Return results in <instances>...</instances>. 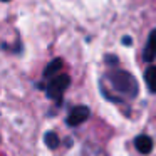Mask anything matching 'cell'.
Masks as SVG:
<instances>
[{
	"instance_id": "obj_1",
	"label": "cell",
	"mask_w": 156,
	"mask_h": 156,
	"mask_svg": "<svg viewBox=\"0 0 156 156\" xmlns=\"http://www.w3.org/2000/svg\"><path fill=\"white\" fill-rule=\"evenodd\" d=\"M108 79L111 82V86L114 87V91H118L119 94H124L128 98H136L139 92V87H138V82H136L134 76L129 74L126 71H111L108 74Z\"/></svg>"
},
{
	"instance_id": "obj_2",
	"label": "cell",
	"mask_w": 156,
	"mask_h": 156,
	"mask_svg": "<svg viewBox=\"0 0 156 156\" xmlns=\"http://www.w3.org/2000/svg\"><path fill=\"white\" fill-rule=\"evenodd\" d=\"M71 84V77L67 74H57L55 77L51 79V82L47 84L45 87V92H47V98L49 99H54V101L61 102L62 94L66 92V89L69 87Z\"/></svg>"
},
{
	"instance_id": "obj_3",
	"label": "cell",
	"mask_w": 156,
	"mask_h": 156,
	"mask_svg": "<svg viewBox=\"0 0 156 156\" xmlns=\"http://www.w3.org/2000/svg\"><path fill=\"white\" fill-rule=\"evenodd\" d=\"M89 114H91V111H89L87 106H76V108L71 109V112H69V116H67V124L69 126L82 124L84 121H87Z\"/></svg>"
},
{
	"instance_id": "obj_4",
	"label": "cell",
	"mask_w": 156,
	"mask_h": 156,
	"mask_svg": "<svg viewBox=\"0 0 156 156\" xmlns=\"http://www.w3.org/2000/svg\"><path fill=\"white\" fill-rule=\"evenodd\" d=\"M143 59L146 62H151L156 59V29H153L151 34L148 35V42H146L144 51H143Z\"/></svg>"
},
{
	"instance_id": "obj_5",
	"label": "cell",
	"mask_w": 156,
	"mask_h": 156,
	"mask_svg": "<svg viewBox=\"0 0 156 156\" xmlns=\"http://www.w3.org/2000/svg\"><path fill=\"white\" fill-rule=\"evenodd\" d=\"M134 146L141 154H149L153 151V139L148 134H139L134 139Z\"/></svg>"
},
{
	"instance_id": "obj_6",
	"label": "cell",
	"mask_w": 156,
	"mask_h": 156,
	"mask_svg": "<svg viewBox=\"0 0 156 156\" xmlns=\"http://www.w3.org/2000/svg\"><path fill=\"white\" fill-rule=\"evenodd\" d=\"M144 82L149 92H156V66H149L144 71Z\"/></svg>"
},
{
	"instance_id": "obj_7",
	"label": "cell",
	"mask_w": 156,
	"mask_h": 156,
	"mask_svg": "<svg viewBox=\"0 0 156 156\" xmlns=\"http://www.w3.org/2000/svg\"><path fill=\"white\" fill-rule=\"evenodd\" d=\"M61 69H62V59H54L44 69V77H55Z\"/></svg>"
},
{
	"instance_id": "obj_8",
	"label": "cell",
	"mask_w": 156,
	"mask_h": 156,
	"mask_svg": "<svg viewBox=\"0 0 156 156\" xmlns=\"http://www.w3.org/2000/svg\"><path fill=\"white\" fill-rule=\"evenodd\" d=\"M44 141H45V144H47V148H51V149H55L59 146V143H61L59 141V136L52 131H49L44 134Z\"/></svg>"
},
{
	"instance_id": "obj_9",
	"label": "cell",
	"mask_w": 156,
	"mask_h": 156,
	"mask_svg": "<svg viewBox=\"0 0 156 156\" xmlns=\"http://www.w3.org/2000/svg\"><path fill=\"white\" fill-rule=\"evenodd\" d=\"M106 62H108V64H111V62L112 64H118V57H109L108 55V57H106Z\"/></svg>"
},
{
	"instance_id": "obj_10",
	"label": "cell",
	"mask_w": 156,
	"mask_h": 156,
	"mask_svg": "<svg viewBox=\"0 0 156 156\" xmlns=\"http://www.w3.org/2000/svg\"><path fill=\"white\" fill-rule=\"evenodd\" d=\"M122 44H126V45H131V37H122Z\"/></svg>"
},
{
	"instance_id": "obj_11",
	"label": "cell",
	"mask_w": 156,
	"mask_h": 156,
	"mask_svg": "<svg viewBox=\"0 0 156 156\" xmlns=\"http://www.w3.org/2000/svg\"><path fill=\"white\" fill-rule=\"evenodd\" d=\"M0 2H10V0H0Z\"/></svg>"
}]
</instances>
